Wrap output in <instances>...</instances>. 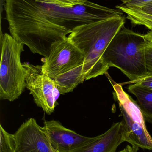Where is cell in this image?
<instances>
[{
	"label": "cell",
	"mask_w": 152,
	"mask_h": 152,
	"mask_svg": "<svg viewBox=\"0 0 152 152\" xmlns=\"http://www.w3.org/2000/svg\"><path fill=\"white\" fill-rule=\"evenodd\" d=\"M147 41L143 34L125 26L117 33L105 51L103 60L107 67L117 68L133 82L148 75L145 64Z\"/></svg>",
	"instance_id": "3957f363"
},
{
	"label": "cell",
	"mask_w": 152,
	"mask_h": 152,
	"mask_svg": "<svg viewBox=\"0 0 152 152\" xmlns=\"http://www.w3.org/2000/svg\"><path fill=\"white\" fill-rule=\"evenodd\" d=\"M24 45L7 33L1 35V100L14 101L26 88V72L20 59Z\"/></svg>",
	"instance_id": "277c9868"
},
{
	"label": "cell",
	"mask_w": 152,
	"mask_h": 152,
	"mask_svg": "<svg viewBox=\"0 0 152 152\" xmlns=\"http://www.w3.org/2000/svg\"><path fill=\"white\" fill-rule=\"evenodd\" d=\"M4 10L11 35L44 58L54 44L77 27L124 15L120 10L87 0L71 7L45 0H5Z\"/></svg>",
	"instance_id": "6da1fadb"
},
{
	"label": "cell",
	"mask_w": 152,
	"mask_h": 152,
	"mask_svg": "<svg viewBox=\"0 0 152 152\" xmlns=\"http://www.w3.org/2000/svg\"><path fill=\"white\" fill-rule=\"evenodd\" d=\"M139 148L137 147L133 146L132 145L131 146V145H128L123 150L118 152H137Z\"/></svg>",
	"instance_id": "ffe728a7"
},
{
	"label": "cell",
	"mask_w": 152,
	"mask_h": 152,
	"mask_svg": "<svg viewBox=\"0 0 152 152\" xmlns=\"http://www.w3.org/2000/svg\"><path fill=\"white\" fill-rule=\"evenodd\" d=\"M126 142V134L122 122L114 123L102 134L93 137L83 147L73 152H116L118 146Z\"/></svg>",
	"instance_id": "9c48e42d"
},
{
	"label": "cell",
	"mask_w": 152,
	"mask_h": 152,
	"mask_svg": "<svg viewBox=\"0 0 152 152\" xmlns=\"http://www.w3.org/2000/svg\"><path fill=\"white\" fill-rule=\"evenodd\" d=\"M116 8L126 14L127 19L132 24L144 26L149 29V32L144 35L146 41L152 44V15L145 13L139 9H129L120 5H117Z\"/></svg>",
	"instance_id": "4fadbf2b"
},
{
	"label": "cell",
	"mask_w": 152,
	"mask_h": 152,
	"mask_svg": "<svg viewBox=\"0 0 152 152\" xmlns=\"http://www.w3.org/2000/svg\"><path fill=\"white\" fill-rule=\"evenodd\" d=\"M14 135L15 152H55L43 128L33 118L23 122Z\"/></svg>",
	"instance_id": "52a82bcc"
},
{
	"label": "cell",
	"mask_w": 152,
	"mask_h": 152,
	"mask_svg": "<svg viewBox=\"0 0 152 152\" xmlns=\"http://www.w3.org/2000/svg\"><path fill=\"white\" fill-rule=\"evenodd\" d=\"M125 15L79 26L68 37L84 55V80L104 75L109 69L103 56L111 41L126 22Z\"/></svg>",
	"instance_id": "7a4b0ae2"
},
{
	"label": "cell",
	"mask_w": 152,
	"mask_h": 152,
	"mask_svg": "<svg viewBox=\"0 0 152 152\" xmlns=\"http://www.w3.org/2000/svg\"><path fill=\"white\" fill-rule=\"evenodd\" d=\"M0 152H15L16 144L15 136L8 133L0 125Z\"/></svg>",
	"instance_id": "5bb4252c"
},
{
	"label": "cell",
	"mask_w": 152,
	"mask_h": 152,
	"mask_svg": "<svg viewBox=\"0 0 152 152\" xmlns=\"http://www.w3.org/2000/svg\"><path fill=\"white\" fill-rule=\"evenodd\" d=\"M145 57L147 75H152V44L148 42L145 48Z\"/></svg>",
	"instance_id": "2e32d148"
},
{
	"label": "cell",
	"mask_w": 152,
	"mask_h": 152,
	"mask_svg": "<svg viewBox=\"0 0 152 152\" xmlns=\"http://www.w3.org/2000/svg\"><path fill=\"white\" fill-rule=\"evenodd\" d=\"M119 108L123 117L121 121L126 134V142L132 146L152 151V137L146 126L134 121L120 105Z\"/></svg>",
	"instance_id": "30bf717a"
},
{
	"label": "cell",
	"mask_w": 152,
	"mask_h": 152,
	"mask_svg": "<svg viewBox=\"0 0 152 152\" xmlns=\"http://www.w3.org/2000/svg\"><path fill=\"white\" fill-rule=\"evenodd\" d=\"M56 4L62 7H71L74 5L84 3L87 0H45Z\"/></svg>",
	"instance_id": "ac0fdd59"
},
{
	"label": "cell",
	"mask_w": 152,
	"mask_h": 152,
	"mask_svg": "<svg viewBox=\"0 0 152 152\" xmlns=\"http://www.w3.org/2000/svg\"><path fill=\"white\" fill-rule=\"evenodd\" d=\"M120 5L129 9H141L145 5L152 3V0H121Z\"/></svg>",
	"instance_id": "9a60e30c"
},
{
	"label": "cell",
	"mask_w": 152,
	"mask_h": 152,
	"mask_svg": "<svg viewBox=\"0 0 152 152\" xmlns=\"http://www.w3.org/2000/svg\"><path fill=\"white\" fill-rule=\"evenodd\" d=\"M140 10H142L143 12H145V13L152 15V3L145 5Z\"/></svg>",
	"instance_id": "d6986e66"
},
{
	"label": "cell",
	"mask_w": 152,
	"mask_h": 152,
	"mask_svg": "<svg viewBox=\"0 0 152 152\" xmlns=\"http://www.w3.org/2000/svg\"><path fill=\"white\" fill-rule=\"evenodd\" d=\"M129 92L135 96L145 121L152 123V89L137 84L129 86Z\"/></svg>",
	"instance_id": "7c38bea8"
},
{
	"label": "cell",
	"mask_w": 152,
	"mask_h": 152,
	"mask_svg": "<svg viewBox=\"0 0 152 152\" xmlns=\"http://www.w3.org/2000/svg\"><path fill=\"white\" fill-rule=\"evenodd\" d=\"M84 53L68 37L53 45L49 56L44 58L42 70L52 79L83 65Z\"/></svg>",
	"instance_id": "8992f818"
},
{
	"label": "cell",
	"mask_w": 152,
	"mask_h": 152,
	"mask_svg": "<svg viewBox=\"0 0 152 152\" xmlns=\"http://www.w3.org/2000/svg\"><path fill=\"white\" fill-rule=\"evenodd\" d=\"M127 84H137V85L142 86L143 87L145 88L148 89H152V75H147L142 78L137 80L133 82H126V83L120 84L122 85Z\"/></svg>",
	"instance_id": "e0dca14e"
},
{
	"label": "cell",
	"mask_w": 152,
	"mask_h": 152,
	"mask_svg": "<svg viewBox=\"0 0 152 152\" xmlns=\"http://www.w3.org/2000/svg\"><path fill=\"white\" fill-rule=\"evenodd\" d=\"M43 128L55 152L75 151L93 138L77 134L75 131L63 126L58 121H45Z\"/></svg>",
	"instance_id": "ba28073f"
},
{
	"label": "cell",
	"mask_w": 152,
	"mask_h": 152,
	"mask_svg": "<svg viewBox=\"0 0 152 152\" xmlns=\"http://www.w3.org/2000/svg\"><path fill=\"white\" fill-rule=\"evenodd\" d=\"M107 73L105 75L113 87V96L114 99L118 102L119 105L124 109L134 121L143 126H146L143 115L137 102L134 101L130 96L125 92L122 86L115 82Z\"/></svg>",
	"instance_id": "8fae6325"
},
{
	"label": "cell",
	"mask_w": 152,
	"mask_h": 152,
	"mask_svg": "<svg viewBox=\"0 0 152 152\" xmlns=\"http://www.w3.org/2000/svg\"><path fill=\"white\" fill-rule=\"evenodd\" d=\"M26 72V88L37 106L48 115L54 111L60 94L55 82L42 70V66L22 63Z\"/></svg>",
	"instance_id": "5b68a950"
}]
</instances>
